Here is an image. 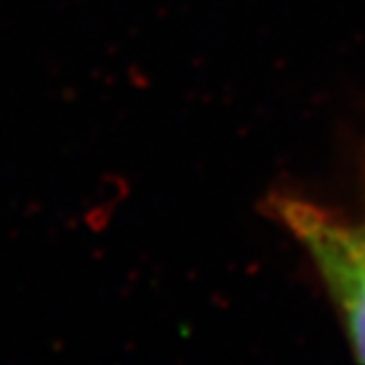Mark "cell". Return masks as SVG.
I'll return each instance as SVG.
<instances>
[{
    "label": "cell",
    "instance_id": "cell-1",
    "mask_svg": "<svg viewBox=\"0 0 365 365\" xmlns=\"http://www.w3.org/2000/svg\"><path fill=\"white\" fill-rule=\"evenodd\" d=\"M269 210L310 255L346 322L354 352L365 361V222L297 196H275Z\"/></svg>",
    "mask_w": 365,
    "mask_h": 365
}]
</instances>
